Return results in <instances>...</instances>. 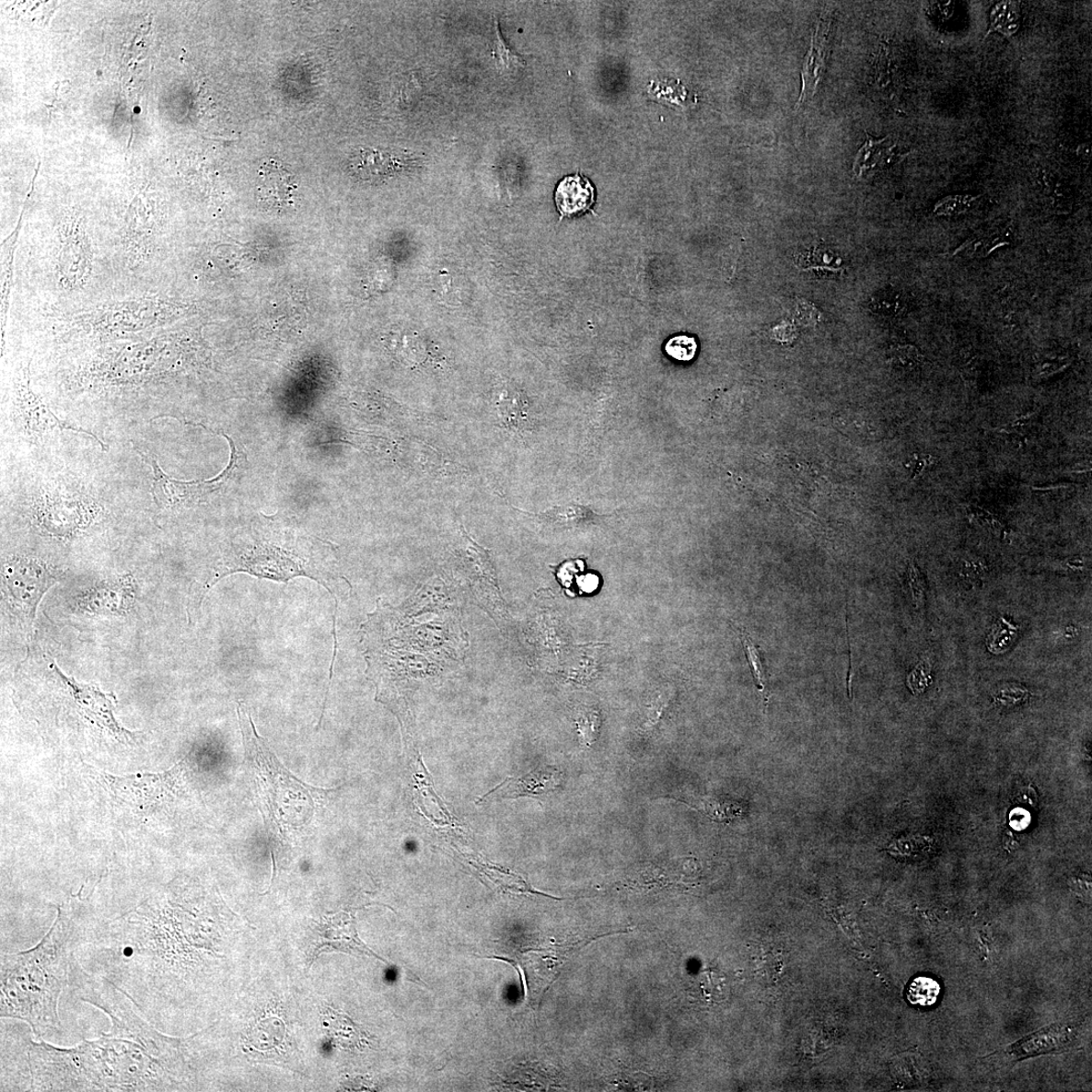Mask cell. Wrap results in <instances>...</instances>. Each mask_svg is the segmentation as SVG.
<instances>
[{"label":"cell","mask_w":1092,"mask_h":1092,"mask_svg":"<svg viewBox=\"0 0 1092 1092\" xmlns=\"http://www.w3.org/2000/svg\"><path fill=\"white\" fill-rule=\"evenodd\" d=\"M194 892L175 882L120 918L88 924L76 951L86 970L115 984L168 1035L184 987L225 958L219 908Z\"/></svg>","instance_id":"1"},{"label":"cell","mask_w":1092,"mask_h":1092,"mask_svg":"<svg viewBox=\"0 0 1092 1092\" xmlns=\"http://www.w3.org/2000/svg\"><path fill=\"white\" fill-rule=\"evenodd\" d=\"M101 1011L109 1033L72 1048L29 1040L30 1091H169L189 1073L183 1040L159 1031L125 995H112Z\"/></svg>","instance_id":"2"},{"label":"cell","mask_w":1092,"mask_h":1092,"mask_svg":"<svg viewBox=\"0 0 1092 1092\" xmlns=\"http://www.w3.org/2000/svg\"><path fill=\"white\" fill-rule=\"evenodd\" d=\"M87 924L60 906L52 928L32 949L2 954L0 1016L25 1022L38 1040L61 1031L59 998Z\"/></svg>","instance_id":"3"},{"label":"cell","mask_w":1092,"mask_h":1092,"mask_svg":"<svg viewBox=\"0 0 1092 1092\" xmlns=\"http://www.w3.org/2000/svg\"><path fill=\"white\" fill-rule=\"evenodd\" d=\"M238 716L257 805L271 842L275 838L283 841L286 831L311 820L317 800L331 790L308 786L293 776L257 734L250 711L242 703L238 705Z\"/></svg>","instance_id":"4"},{"label":"cell","mask_w":1092,"mask_h":1092,"mask_svg":"<svg viewBox=\"0 0 1092 1092\" xmlns=\"http://www.w3.org/2000/svg\"><path fill=\"white\" fill-rule=\"evenodd\" d=\"M184 307L159 296L123 298L55 318L61 343L104 345L159 331L183 316Z\"/></svg>","instance_id":"5"},{"label":"cell","mask_w":1092,"mask_h":1092,"mask_svg":"<svg viewBox=\"0 0 1092 1092\" xmlns=\"http://www.w3.org/2000/svg\"><path fill=\"white\" fill-rule=\"evenodd\" d=\"M24 502L36 527L60 540L85 532L106 510L104 501L94 490L60 478L35 482L28 489Z\"/></svg>","instance_id":"6"},{"label":"cell","mask_w":1092,"mask_h":1092,"mask_svg":"<svg viewBox=\"0 0 1092 1092\" xmlns=\"http://www.w3.org/2000/svg\"><path fill=\"white\" fill-rule=\"evenodd\" d=\"M245 572L263 578L287 582L295 576H308L322 584L332 594L330 588L329 573L313 566L311 561L294 548H287L281 542L271 540L255 539L249 548L241 552L233 551L227 555L214 575L205 584L203 597L208 590L219 580L234 573Z\"/></svg>","instance_id":"7"},{"label":"cell","mask_w":1092,"mask_h":1092,"mask_svg":"<svg viewBox=\"0 0 1092 1092\" xmlns=\"http://www.w3.org/2000/svg\"><path fill=\"white\" fill-rule=\"evenodd\" d=\"M32 359L19 366L14 378L10 397V420L17 434L27 441L37 443L64 431H74L94 438L107 451L108 446L94 432L76 427L60 419L32 388L30 377Z\"/></svg>","instance_id":"8"},{"label":"cell","mask_w":1092,"mask_h":1092,"mask_svg":"<svg viewBox=\"0 0 1092 1092\" xmlns=\"http://www.w3.org/2000/svg\"><path fill=\"white\" fill-rule=\"evenodd\" d=\"M2 575L10 603L28 620H34L39 602L57 581L52 565L29 555L7 558Z\"/></svg>","instance_id":"9"},{"label":"cell","mask_w":1092,"mask_h":1092,"mask_svg":"<svg viewBox=\"0 0 1092 1092\" xmlns=\"http://www.w3.org/2000/svg\"><path fill=\"white\" fill-rule=\"evenodd\" d=\"M133 449L152 470L151 496L161 510H175L190 507L203 501L209 494L230 485L228 480L219 473L207 481H179L172 479L161 469L156 456L133 445Z\"/></svg>","instance_id":"10"},{"label":"cell","mask_w":1092,"mask_h":1092,"mask_svg":"<svg viewBox=\"0 0 1092 1092\" xmlns=\"http://www.w3.org/2000/svg\"><path fill=\"white\" fill-rule=\"evenodd\" d=\"M56 276L66 292L84 288L94 269V253L87 234L77 218L65 222L59 234Z\"/></svg>","instance_id":"11"},{"label":"cell","mask_w":1092,"mask_h":1092,"mask_svg":"<svg viewBox=\"0 0 1092 1092\" xmlns=\"http://www.w3.org/2000/svg\"><path fill=\"white\" fill-rule=\"evenodd\" d=\"M588 939L568 945H560L549 949L525 952L520 959V968L527 982L528 995L532 1005H540L544 993L558 978L568 958L593 940Z\"/></svg>","instance_id":"12"},{"label":"cell","mask_w":1092,"mask_h":1092,"mask_svg":"<svg viewBox=\"0 0 1092 1092\" xmlns=\"http://www.w3.org/2000/svg\"><path fill=\"white\" fill-rule=\"evenodd\" d=\"M343 952L354 956L374 957L380 961L382 958L370 950L360 940L356 930L355 920L352 914L339 912L318 923L314 929V937L308 960L310 964L324 952ZM385 962V961H384Z\"/></svg>","instance_id":"13"},{"label":"cell","mask_w":1092,"mask_h":1092,"mask_svg":"<svg viewBox=\"0 0 1092 1092\" xmlns=\"http://www.w3.org/2000/svg\"><path fill=\"white\" fill-rule=\"evenodd\" d=\"M244 1051L254 1063L286 1067H290L296 1052L285 1024L276 1017L265 1018L251 1029L244 1038Z\"/></svg>","instance_id":"14"},{"label":"cell","mask_w":1092,"mask_h":1092,"mask_svg":"<svg viewBox=\"0 0 1092 1092\" xmlns=\"http://www.w3.org/2000/svg\"><path fill=\"white\" fill-rule=\"evenodd\" d=\"M563 773L558 769L553 767L540 768L522 777L505 780L497 788L483 796V799L489 796L517 799L546 796L558 790L563 784Z\"/></svg>","instance_id":"15"},{"label":"cell","mask_w":1092,"mask_h":1092,"mask_svg":"<svg viewBox=\"0 0 1092 1092\" xmlns=\"http://www.w3.org/2000/svg\"><path fill=\"white\" fill-rule=\"evenodd\" d=\"M831 20L823 16L819 20L816 32L813 34L811 40V47L806 58L805 66L802 71V90L797 102L796 109L798 110L807 99H812L817 94L818 87L819 85L824 68H826V60L829 55V33H830Z\"/></svg>","instance_id":"16"},{"label":"cell","mask_w":1092,"mask_h":1092,"mask_svg":"<svg viewBox=\"0 0 1092 1092\" xmlns=\"http://www.w3.org/2000/svg\"><path fill=\"white\" fill-rule=\"evenodd\" d=\"M261 201L281 210L293 202L296 189L293 175L281 162L270 159L262 163L259 171Z\"/></svg>","instance_id":"17"},{"label":"cell","mask_w":1092,"mask_h":1092,"mask_svg":"<svg viewBox=\"0 0 1092 1092\" xmlns=\"http://www.w3.org/2000/svg\"><path fill=\"white\" fill-rule=\"evenodd\" d=\"M554 199L561 215L572 217L591 209L595 203V189L588 179L575 174L559 183Z\"/></svg>","instance_id":"18"},{"label":"cell","mask_w":1092,"mask_h":1092,"mask_svg":"<svg viewBox=\"0 0 1092 1092\" xmlns=\"http://www.w3.org/2000/svg\"><path fill=\"white\" fill-rule=\"evenodd\" d=\"M20 225L2 244V288H0V343L2 358L5 356L6 335L10 307V295L14 285V271Z\"/></svg>","instance_id":"19"},{"label":"cell","mask_w":1092,"mask_h":1092,"mask_svg":"<svg viewBox=\"0 0 1092 1092\" xmlns=\"http://www.w3.org/2000/svg\"><path fill=\"white\" fill-rule=\"evenodd\" d=\"M524 515L538 519L542 524L555 529H582L601 519L602 515L596 514L589 507L578 504H568L556 506L541 513H529L517 509Z\"/></svg>","instance_id":"20"},{"label":"cell","mask_w":1092,"mask_h":1092,"mask_svg":"<svg viewBox=\"0 0 1092 1092\" xmlns=\"http://www.w3.org/2000/svg\"><path fill=\"white\" fill-rule=\"evenodd\" d=\"M889 138L877 140L867 134V141L859 150L854 162L853 170L858 178L885 167L894 159L895 145H889Z\"/></svg>","instance_id":"21"},{"label":"cell","mask_w":1092,"mask_h":1092,"mask_svg":"<svg viewBox=\"0 0 1092 1092\" xmlns=\"http://www.w3.org/2000/svg\"><path fill=\"white\" fill-rule=\"evenodd\" d=\"M499 415L505 424L517 429L527 424L528 404L517 389L510 385H502L496 391L494 399Z\"/></svg>","instance_id":"22"},{"label":"cell","mask_w":1092,"mask_h":1092,"mask_svg":"<svg viewBox=\"0 0 1092 1092\" xmlns=\"http://www.w3.org/2000/svg\"><path fill=\"white\" fill-rule=\"evenodd\" d=\"M1008 245V240L1001 234L974 235L961 246L958 247L953 252V255L968 260L985 259V257Z\"/></svg>","instance_id":"23"},{"label":"cell","mask_w":1092,"mask_h":1092,"mask_svg":"<svg viewBox=\"0 0 1092 1092\" xmlns=\"http://www.w3.org/2000/svg\"><path fill=\"white\" fill-rule=\"evenodd\" d=\"M738 631L740 633L741 643H743L748 662L751 669V674H753L755 679L756 687L759 690L761 697H763L765 707H767L770 699V692L768 690V679L763 661H761V656L758 646L755 645L753 640H751L749 633L743 630V628H738Z\"/></svg>","instance_id":"24"},{"label":"cell","mask_w":1092,"mask_h":1092,"mask_svg":"<svg viewBox=\"0 0 1092 1092\" xmlns=\"http://www.w3.org/2000/svg\"><path fill=\"white\" fill-rule=\"evenodd\" d=\"M602 719L600 711L594 707H583L575 717L581 745L590 749L600 735Z\"/></svg>","instance_id":"25"},{"label":"cell","mask_w":1092,"mask_h":1092,"mask_svg":"<svg viewBox=\"0 0 1092 1092\" xmlns=\"http://www.w3.org/2000/svg\"><path fill=\"white\" fill-rule=\"evenodd\" d=\"M700 810L711 819L718 822H729L743 815L744 809L737 802L706 798L691 807Z\"/></svg>","instance_id":"26"},{"label":"cell","mask_w":1092,"mask_h":1092,"mask_svg":"<svg viewBox=\"0 0 1092 1092\" xmlns=\"http://www.w3.org/2000/svg\"><path fill=\"white\" fill-rule=\"evenodd\" d=\"M673 697L674 688L672 686L667 685L657 690L650 704L646 707L645 719L642 727L645 734L648 735L654 731L659 721L662 720Z\"/></svg>","instance_id":"27"},{"label":"cell","mask_w":1092,"mask_h":1092,"mask_svg":"<svg viewBox=\"0 0 1092 1092\" xmlns=\"http://www.w3.org/2000/svg\"><path fill=\"white\" fill-rule=\"evenodd\" d=\"M492 53L494 65H496L501 74H511V72L523 64L520 57L514 54L510 47L505 42L497 18L494 19V37Z\"/></svg>","instance_id":"28"},{"label":"cell","mask_w":1092,"mask_h":1092,"mask_svg":"<svg viewBox=\"0 0 1092 1092\" xmlns=\"http://www.w3.org/2000/svg\"><path fill=\"white\" fill-rule=\"evenodd\" d=\"M941 993L940 985L931 977H916L908 989L911 1004L920 1006L933 1005Z\"/></svg>","instance_id":"29"},{"label":"cell","mask_w":1092,"mask_h":1092,"mask_svg":"<svg viewBox=\"0 0 1092 1092\" xmlns=\"http://www.w3.org/2000/svg\"><path fill=\"white\" fill-rule=\"evenodd\" d=\"M890 362L895 367L903 370H914L921 367L924 363V356L916 348L911 344H899L890 348L889 352Z\"/></svg>","instance_id":"30"},{"label":"cell","mask_w":1092,"mask_h":1092,"mask_svg":"<svg viewBox=\"0 0 1092 1092\" xmlns=\"http://www.w3.org/2000/svg\"><path fill=\"white\" fill-rule=\"evenodd\" d=\"M698 349L696 339L687 335H678L668 340L665 346L668 355L679 362H691Z\"/></svg>","instance_id":"31"},{"label":"cell","mask_w":1092,"mask_h":1092,"mask_svg":"<svg viewBox=\"0 0 1092 1092\" xmlns=\"http://www.w3.org/2000/svg\"><path fill=\"white\" fill-rule=\"evenodd\" d=\"M976 201L977 198L972 195H950L935 203L934 214L941 217H953L966 213Z\"/></svg>","instance_id":"32"},{"label":"cell","mask_w":1092,"mask_h":1092,"mask_svg":"<svg viewBox=\"0 0 1092 1092\" xmlns=\"http://www.w3.org/2000/svg\"><path fill=\"white\" fill-rule=\"evenodd\" d=\"M872 304L873 310L883 316L901 315L908 308L902 295L894 292H883L874 297Z\"/></svg>","instance_id":"33"},{"label":"cell","mask_w":1092,"mask_h":1092,"mask_svg":"<svg viewBox=\"0 0 1092 1092\" xmlns=\"http://www.w3.org/2000/svg\"><path fill=\"white\" fill-rule=\"evenodd\" d=\"M1038 414L1039 410L1028 412V413L1026 415H1022L1021 417L1009 422V424L1004 425L1001 428L995 429V431L999 435L1007 436L1009 438L1025 443L1028 432L1031 430Z\"/></svg>","instance_id":"34"},{"label":"cell","mask_w":1092,"mask_h":1092,"mask_svg":"<svg viewBox=\"0 0 1092 1092\" xmlns=\"http://www.w3.org/2000/svg\"><path fill=\"white\" fill-rule=\"evenodd\" d=\"M968 517L970 519L980 524L981 527L992 531L996 537L1004 539L1006 535L1005 524L999 519L996 515L987 511L984 508L978 506H970L967 508Z\"/></svg>","instance_id":"35"},{"label":"cell","mask_w":1092,"mask_h":1092,"mask_svg":"<svg viewBox=\"0 0 1092 1092\" xmlns=\"http://www.w3.org/2000/svg\"><path fill=\"white\" fill-rule=\"evenodd\" d=\"M1016 5L1014 3H1003L993 8L991 16V30H998V32L1005 35H1013L1016 32L1017 27L1008 23L1006 20V17L1017 7Z\"/></svg>","instance_id":"36"},{"label":"cell","mask_w":1092,"mask_h":1092,"mask_svg":"<svg viewBox=\"0 0 1092 1092\" xmlns=\"http://www.w3.org/2000/svg\"><path fill=\"white\" fill-rule=\"evenodd\" d=\"M908 582L912 603L916 610H921L925 603V584L921 571L913 562L909 564Z\"/></svg>","instance_id":"37"},{"label":"cell","mask_w":1092,"mask_h":1092,"mask_svg":"<svg viewBox=\"0 0 1092 1092\" xmlns=\"http://www.w3.org/2000/svg\"><path fill=\"white\" fill-rule=\"evenodd\" d=\"M1070 365L1071 360L1065 356L1046 357L1038 363L1035 377L1042 379L1049 378L1064 372Z\"/></svg>","instance_id":"38"},{"label":"cell","mask_w":1092,"mask_h":1092,"mask_svg":"<svg viewBox=\"0 0 1092 1092\" xmlns=\"http://www.w3.org/2000/svg\"><path fill=\"white\" fill-rule=\"evenodd\" d=\"M930 668L925 663H921L916 667L908 678V684L912 693L920 694L928 686L930 679Z\"/></svg>","instance_id":"39"},{"label":"cell","mask_w":1092,"mask_h":1092,"mask_svg":"<svg viewBox=\"0 0 1092 1092\" xmlns=\"http://www.w3.org/2000/svg\"><path fill=\"white\" fill-rule=\"evenodd\" d=\"M1027 695V690L1023 687H1018L1016 685L1007 686L1005 689L1002 690L1001 693L998 694L997 700L1004 705H1015L1018 703H1022Z\"/></svg>","instance_id":"40"},{"label":"cell","mask_w":1092,"mask_h":1092,"mask_svg":"<svg viewBox=\"0 0 1092 1092\" xmlns=\"http://www.w3.org/2000/svg\"><path fill=\"white\" fill-rule=\"evenodd\" d=\"M984 570V565L982 563H967L964 565L963 574L965 578L976 581L982 578Z\"/></svg>","instance_id":"41"},{"label":"cell","mask_w":1092,"mask_h":1092,"mask_svg":"<svg viewBox=\"0 0 1092 1092\" xmlns=\"http://www.w3.org/2000/svg\"><path fill=\"white\" fill-rule=\"evenodd\" d=\"M1073 488H1074V487H1073V486H1071V483H1059V485H1056V486H1047V487H1043V488H1035V490H1037V491H1039V492H1050V493H1052V492H1055V491H1056V492H1060V491L1073 490Z\"/></svg>","instance_id":"42"},{"label":"cell","mask_w":1092,"mask_h":1092,"mask_svg":"<svg viewBox=\"0 0 1092 1092\" xmlns=\"http://www.w3.org/2000/svg\"><path fill=\"white\" fill-rule=\"evenodd\" d=\"M1016 818L1019 819V818H1018V817H1016ZM1021 820H1022V819H1016V822H1017V821H1021Z\"/></svg>","instance_id":"43"}]
</instances>
